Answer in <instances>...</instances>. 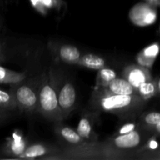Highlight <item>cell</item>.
<instances>
[{
    "mask_svg": "<svg viewBox=\"0 0 160 160\" xmlns=\"http://www.w3.org/2000/svg\"><path fill=\"white\" fill-rule=\"evenodd\" d=\"M146 101L136 95H103L94 90L91 107L98 112H109L123 118L138 115L145 106Z\"/></svg>",
    "mask_w": 160,
    "mask_h": 160,
    "instance_id": "cell-1",
    "label": "cell"
},
{
    "mask_svg": "<svg viewBox=\"0 0 160 160\" xmlns=\"http://www.w3.org/2000/svg\"><path fill=\"white\" fill-rule=\"evenodd\" d=\"M53 78L45 75L38 87V111L45 118L56 122L64 120L59 104V95Z\"/></svg>",
    "mask_w": 160,
    "mask_h": 160,
    "instance_id": "cell-2",
    "label": "cell"
},
{
    "mask_svg": "<svg viewBox=\"0 0 160 160\" xmlns=\"http://www.w3.org/2000/svg\"><path fill=\"white\" fill-rule=\"evenodd\" d=\"M144 136L138 129L120 135H113L104 144L112 151L121 155L128 154L131 149L140 146L144 143Z\"/></svg>",
    "mask_w": 160,
    "mask_h": 160,
    "instance_id": "cell-3",
    "label": "cell"
},
{
    "mask_svg": "<svg viewBox=\"0 0 160 160\" xmlns=\"http://www.w3.org/2000/svg\"><path fill=\"white\" fill-rule=\"evenodd\" d=\"M17 106L20 111L33 112L38 111V88L33 84H23L16 87L13 90Z\"/></svg>",
    "mask_w": 160,
    "mask_h": 160,
    "instance_id": "cell-4",
    "label": "cell"
},
{
    "mask_svg": "<svg viewBox=\"0 0 160 160\" xmlns=\"http://www.w3.org/2000/svg\"><path fill=\"white\" fill-rule=\"evenodd\" d=\"M129 17L132 23L137 26L145 27L152 24L157 19L156 6L146 2L138 3L130 11Z\"/></svg>",
    "mask_w": 160,
    "mask_h": 160,
    "instance_id": "cell-5",
    "label": "cell"
},
{
    "mask_svg": "<svg viewBox=\"0 0 160 160\" xmlns=\"http://www.w3.org/2000/svg\"><path fill=\"white\" fill-rule=\"evenodd\" d=\"M123 78L128 80L134 88L138 94V89L143 83L152 79L149 69L139 64H132L125 67L123 70Z\"/></svg>",
    "mask_w": 160,
    "mask_h": 160,
    "instance_id": "cell-6",
    "label": "cell"
},
{
    "mask_svg": "<svg viewBox=\"0 0 160 160\" xmlns=\"http://www.w3.org/2000/svg\"><path fill=\"white\" fill-rule=\"evenodd\" d=\"M58 95L59 106L63 118L66 119L70 116L74 109L76 102V91L73 84L67 82L61 88Z\"/></svg>",
    "mask_w": 160,
    "mask_h": 160,
    "instance_id": "cell-7",
    "label": "cell"
},
{
    "mask_svg": "<svg viewBox=\"0 0 160 160\" xmlns=\"http://www.w3.org/2000/svg\"><path fill=\"white\" fill-rule=\"evenodd\" d=\"M28 141L20 134V131H16L13 132L2 148L3 155L9 157L19 158L26 150L28 147Z\"/></svg>",
    "mask_w": 160,
    "mask_h": 160,
    "instance_id": "cell-8",
    "label": "cell"
},
{
    "mask_svg": "<svg viewBox=\"0 0 160 160\" xmlns=\"http://www.w3.org/2000/svg\"><path fill=\"white\" fill-rule=\"evenodd\" d=\"M95 91L103 95H136L137 92L131 83L125 78H117L108 85L96 88Z\"/></svg>",
    "mask_w": 160,
    "mask_h": 160,
    "instance_id": "cell-9",
    "label": "cell"
},
{
    "mask_svg": "<svg viewBox=\"0 0 160 160\" xmlns=\"http://www.w3.org/2000/svg\"><path fill=\"white\" fill-rule=\"evenodd\" d=\"M52 49L58 59L66 63L78 64L82 56L80 50L73 45H62Z\"/></svg>",
    "mask_w": 160,
    "mask_h": 160,
    "instance_id": "cell-10",
    "label": "cell"
},
{
    "mask_svg": "<svg viewBox=\"0 0 160 160\" xmlns=\"http://www.w3.org/2000/svg\"><path fill=\"white\" fill-rule=\"evenodd\" d=\"M59 150L44 144H33L27 147L24 152L18 158L23 159H34L47 155H56Z\"/></svg>",
    "mask_w": 160,
    "mask_h": 160,
    "instance_id": "cell-11",
    "label": "cell"
},
{
    "mask_svg": "<svg viewBox=\"0 0 160 160\" xmlns=\"http://www.w3.org/2000/svg\"><path fill=\"white\" fill-rule=\"evenodd\" d=\"M160 52V45L158 42L152 44L143 48L136 56L138 64L146 68H151L154 64Z\"/></svg>",
    "mask_w": 160,
    "mask_h": 160,
    "instance_id": "cell-12",
    "label": "cell"
},
{
    "mask_svg": "<svg viewBox=\"0 0 160 160\" xmlns=\"http://www.w3.org/2000/svg\"><path fill=\"white\" fill-rule=\"evenodd\" d=\"M56 131H57L59 137L71 146L82 145L88 142L78 134L77 130L75 131V130L70 128V127L60 126L59 128H57Z\"/></svg>",
    "mask_w": 160,
    "mask_h": 160,
    "instance_id": "cell-13",
    "label": "cell"
},
{
    "mask_svg": "<svg viewBox=\"0 0 160 160\" xmlns=\"http://www.w3.org/2000/svg\"><path fill=\"white\" fill-rule=\"evenodd\" d=\"M78 134L88 142H97L98 135L93 128L92 120L88 117H84L80 120L77 127Z\"/></svg>",
    "mask_w": 160,
    "mask_h": 160,
    "instance_id": "cell-14",
    "label": "cell"
},
{
    "mask_svg": "<svg viewBox=\"0 0 160 160\" xmlns=\"http://www.w3.org/2000/svg\"><path fill=\"white\" fill-rule=\"evenodd\" d=\"M26 78V75L23 73L12 71L4 67H0V82L2 84H12L17 85L20 84Z\"/></svg>",
    "mask_w": 160,
    "mask_h": 160,
    "instance_id": "cell-15",
    "label": "cell"
},
{
    "mask_svg": "<svg viewBox=\"0 0 160 160\" xmlns=\"http://www.w3.org/2000/svg\"><path fill=\"white\" fill-rule=\"evenodd\" d=\"M78 65L92 70H101L106 67V61L101 56L88 53L81 56Z\"/></svg>",
    "mask_w": 160,
    "mask_h": 160,
    "instance_id": "cell-16",
    "label": "cell"
},
{
    "mask_svg": "<svg viewBox=\"0 0 160 160\" xmlns=\"http://www.w3.org/2000/svg\"><path fill=\"white\" fill-rule=\"evenodd\" d=\"M159 94L157 87V80L152 79L143 83L138 89V95L145 101L150 99L155 95Z\"/></svg>",
    "mask_w": 160,
    "mask_h": 160,
    "instance_id": "cell-17",
    "label": "cell"
},
{
    "mask_svg": "<svg viewBox=\"0 0 160 160\" xmlns=\"http://www.w3.org/2000/svg\"><path fill=\"white\" fill-rule=\"evenodd\" d=\"M0 106L2 109L6 110H14L18 108L13 91H0Z\"/></svg>",
    "mask_w": 160,
    "mask_h": 160,
    "instance_id": "cell-18",
    "label": "cell"
},
{
    "mask_svg": "<svg viewBox=\"0 0 160 160\" xmlns=\"http://www.w3.org/2000/svg\"><path fill=\"white\" fill-rule=\"evenodd\" d=\"M116 78L117 73L112 69L104 67L101 70H98L96 77V88L106 87Z\"/></svg>",
    "mask_w": 160,
    "mask_h": 160,
    "instance_id": "cell-19",
    "label": "cell"
},
{
    "mask_svg": "<svg viewBox=\"0 0 160 160\" xmlns=\"http://www.w3.org/2000/svg\"><path fill=\"white\" fill-rule=\"evenodd\" d=\"M159 123H160V112H146L142 115L139 120L140 128L148 131Z\"/></svg>",
    "mask_w": 160,
    "mask_h": 160,
    "instance_id": "cell-20",
    "label": "cell"
},
{
    "mask_svg": "<svg viewBox=\"0 0 160 160\" xmlns=\"http://www.w3.org/2000/svg\"><path fill=\"white\" fill-rule=\"evenodd\" d=\"M138 127H140L139 123H134V122H131V123H125V124H123V126L120 127V128L117 130V131L114 134V135H120V134H128V133H130L131 132V131L137 129Z\"/></svg>",
    "mask_w": 160,
    "mask_h": 160,
    "instance_id": "cell-21",
    "label": "cell"
},
{
    "mask_svg": "<svg viewBox=\"0 0 160 160\" xmlns=\"http://www.w3.org/2000/svg\"><path fill=\"white\" fill-rule=\"evenodd\" d=\"M157 148H159V143L155 138H152L148 142H145V144H144L143 147H142V148L138 150L137 152H142L143 151H154Z\"/></svg>",
    "mask_w": 160,
    "mask_h": 160,
    "instance_id": "cell-22",
    "label": "cell"
},
{
    "mask_svg": "<svg viewBox=\"0 0 160 160\" xmlns=\"http://www.w3.org/2000/svg\"><path fill=\"white\" fill-rule=\"evenodd\" d=\"M48 9H57L59 10L64 5L62 0H42Z\"/></svg>",
    "mask_w": 160,
    "mask_h": 160,
    "instance_id": "cell-23",
    "label": "cell"
},
{
    "mask_svg": "<svg viewBox=\"0 0 160 160\" xmlns=\"http://www.w3.org/2000/svg\"><path fill=\"white\" fill-rule=\"evenodd\" d=\"M30 2H31L33 7H34L38 12L43 14V15H46L47 12H48V9H47L46 6H45V4L43 3V1H42V0H30Z\"/></svg>",
    "mask_w": 160,
    "mask_h": 160,
    "instance_id": "cell-24",
    "label": "cell"
},
{
    "mask_svg": "<svg viewBox=\"0 0 160 160\" xmlns=\"http://www.w3.org/2000/svg\"><path fill=\"white\" fill-rule=\"evenodd\" d=\"M142 159H160V148L154 151H147V152L142 153Z\"/></svg>",
    "mask_w": 160,
    "mask_h": 160,
    "instance_id": "cell-25",
    "label": "cell"
},
{
    "mask_svg": "<svg viewBox=\"0 0 160 160\" xmlns=\"http://www.w3.org/2000/svg\"><path fill=\"white\" fill-rule=\"evenodd\" d=\"M148 131H151V132H152L153 134L160 135V123H157L156 126H154L153 128H152L151 129H149Z\"/></svg>",
    "mask_w": 160,
    "mask_h": 160,
    "instance_id": "cell-26",
    "label": "cell"
},
{
    "mask_svg": "<svg viewBox=\"0 0 160 160\" xmlns=\"http://www.w3.org/2000/svg\"><path fill=\"white\" fill-rule=\"evenodd\" d=\"M146 2L149 3V4L152 5L154 6H160V0H145Z\"/></svg>",
    "mask_w": 160,
    "mask_h": 160,
    "instance_id": "cell-27",
    "label": "cell"
},
{
    "mask_svg": "<svg viewBox=\"0 0 160 160\" xmlns=\"http://www.w3.org/2000/svg\"><path fill=\"white\" fill-rule=\"evenodd\" d=\"M157 87H158V92L160 95V78L157 80Z\"/></svg>",
    "mask_w": 160,
    "mask_h": 160,
    "instance_id": "cell-28",
    "label": "cell"
}]
</instances>
